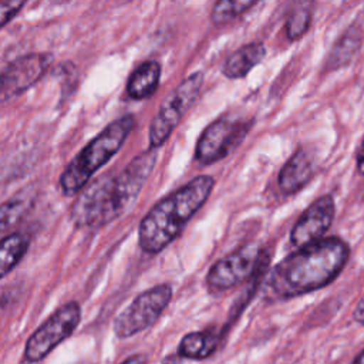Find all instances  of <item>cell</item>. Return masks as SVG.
<instances>
[{"label":"cell","instance_id":"4fadbf2b","mask_svg":"<svg viewBox=\"0 0 364 364\" xmlns=\"http://www.w3.org/2000/svg\"><path fill=\"white\" fill-rule=\"evenodd\" d=\"M266 55V48L262 43H249L233 51L225 61L222 73L228 78H243L257 65Z\"/></svg>","mask_w":364,"mask_h":364},{"label":"cell","instance_id":"3957f363","mask_svg":"<svg viewBox=\"0 0 364 364\" xmlns=\"http://www.w3.org/2000/svg\"><path fill=\"white\" fill-rule=\"evenodd\" d=\"M213 186L215 179L212 176L199 175L162 198L139 223V247L151 255L164 250L203 206Z\"/></svg>","mask_w":364,"mask_h":364},{"label":"cell","instance_id":"8992f818","mask_svg":"<svg viewBox=\"0 0 364 364\" xmlns=\"http://www.w3.org/2000/svg\"><path fill=\"white\" fill-rule=\"evenodd\" d=\"M172 299V287L166 283L154 286L138 294L114 320L117 337L127 338L151 327L164 313Z\"/></svg>","mask_w":364,"mask_h":364},{"label":"cell","instance_id":"7a4b0ae2","mask_svg":"<svg viewBox=\"0 0 364 364\" xmlns=\"http://www.w3.org/2000/svg\"><path fill=\"white\" fill-rule=\"evenodd\" d=\"M158 152L146 149L129 162L118 175H102L90 182L78 195L71 209V219L78 228H101L136 200L145 181L151 175Z\"/></svg>","mask_w":364,"mask_h":364},{"label":"cell","instance_id":"ffe728a7","mask_svg":"<svg viewBox=\"0 0 364 364\" xmlns=\"http://www.w3.org/2000/svg\"><path fill=\"white\" fill-rule=\"evenodd\" d=\"M358 48V40H357V36L355 34H350V33H346L340 40L338 43L336 44L333 53H331V57L328 58L333 64V67H337L340 64H344L346 61H348L354 53L357 51Z\"/></svg>","mask_w":364,"mask_h":364},{"label":"cell","instance_id":"5b68a950","mask_svg":"<svg viewBox=\"0 0 364 364\" xmlns=\"http://www.w3.org/2000/svg\"><path fill=\"white\" fill-rule=\"evenodd\" d=\"M203 74L193 73L182 80L161 102L156 115L149 125V148L158 149L179 125L183 115L199 97Z\"/></svg>","mask_w":364,"mask_h":364},{"label":"cell","instance_id":"44dd1931","mask_svg":"<svg viewBox=\"0 0 364 364\" xmlns=\"http://www.w3.org/2000/svg\"><path fill=\"white\" fill-rule=\"evenodd\" d=\"M24 4L26 1L23 0L0 1V28H3L10 20H13L24 7Z\"/></svg>","mask_w":364,"mask_h":364},{"label":"cell","instance_id":"e0dca14e","mask_svg":"<svg viewBox=\"0 0 364 364\" xmlns=\"http://www.w3.org/2000/svg\"><path fill=\"white\" fill-rule=\"evenodd\" d=\"M256 3L257 1L255 0H220L215 3L212 9V21L215 24H226L243 14Z\"/></svg>","mask_w":364,"mask_h":364},{"label":"cell","instance_id":"7402d4cb","mask_svg":"<svg viewBox=\"0 0 364 364\" xmlns=\"http://www.w3.org/2000/svg\"><path fill=\"white\" fill-rule=\"evenodd\" d=\"M353 317H354V320L357 323L364 326V296L358 300V303H357V306H355V309L353 311Z\"/></svg>","mask_w":364,"mask_h":364},{"label":"cell","instance_id":"277c9868","mask_svg":"<svg viewBox=\"0 0 364 364\" xmlns=\"http://www.w3.org/2000/svg\"><path fill=\"white\" fill-rule=\"evenodd\" d=\"M134 124L132 115L112 121L71 159L60 176V188L65 196L78 195L90 183L94 173L121 149Z\"/></svg>","mask_w":364,"mask_h":364},{"label":"cell","instance_id":"9c48e42d","mask_svg":"<svg viewBox=\"0 0 364 364\" xmlns=\"http://www.w3.org/2000/svg\"><path fill=\"white\" fill-rule=\"evenodd\" d=\"M250 128L252 121L228 115L215 119L200 134L195 148V159L202 165L223 159L243 141Z\"/></svg>","mask_w":364,"mask_h":364},{"label":"cell","instance_id":"d6986e66","mask_svg":"<svg viewBox=\"0 0 364 364\" xmlns=\"http://www.w3.org/2000/svg\"><path fill=\"white\" fill-rule=\"evenodd\" d=\"M311 11L307 7H297L291 11L286 23V34L290 40L300 38L310 27Z\"/></svg>","mask_w":364,"mask_h":364},{"label":"cell","instance_id":"30bf717a","mask_svg":"<svg viewBox=\"0 0 364 364\" xmlns=\"http://www.w3.org/2000/svg\"><path fill=\"white\" fill-rule=\"evenodd\" d=\"M336 213L334 199L330 195H323L316 199L294 223L290 240L297 247H304L323 239V235L333 223Z\"/></svg>","mask_w":364,"mask_h":364},{"label":"cell","instance_id":"d4e9b609","mask_svg":"<svg viewBox=\"0 0 364 364\" xmlns=\"http://www.w3.org/2000/svg\"><path fill=\"white\" fill-rule=\"evenodd\" d=\"M181 360H182V357H181L179 354H176V355H168V357L162 361V364H181Z\"/></svg>","mask_w":364,"mask_h":364},{"label":"cell","instance_id":"ac0fdd59","mask_svg":"<svg viewBox=\"0 0 364 364\" xmlns=\"http://www.w3.org/2000/svg\"><path fill=\"white\" fill-rule=\"evenodd\" d=\"M28 210V199L14 196L0 205V233L14 226L21 220L24 213Z\"/></svg>","mask_w":364,"mask_h":364},{"label":"cell","instance_id":"52a82bcc","mask_svg":"<svg viewBox=\"0 0 364 364\" xmlns=\"http://www.w3.org/2000/svg\"><path fill=\"white\" fill-rule=\"evenodd\" d=\"M264 260V252L256 242H249L228 256L219 259L206 274V286L212 293L229 290L257 273Z\"/></svg>","mask_w":364,"mask_h":364},{"label":"cell","instance_id":"4316f807","mask_svg":"<svg viewBox=\"0 0 364 364\" xmlns=\"http://www.w3.org/2000/svg\"><path fill=\"white\" fill-rule=\"evenodd\" d=\"M4 91V78H3V74H0V92Z\"/></svg>","mask_w":364,"mask_h":364},{"label":"cell","instance_id":"6da1fadb","mask_svg":"<svg viewBox=\"0 0 364 364\" xmlns=\"http://www.w3.org/2000/svg\"><path fill=\"white\" fill-rule=\"evenodd\" d=\"M348 257V245L336 236L299 247L267 274L264 291L270 299H290L321 289L341 273Z\"/></svg>","mask_w":364,"mask_h":364},{"label":"cell","instance_id":"2e32d148","mask_svg":"<svg viewBox=\"0 0 364 364\" xmlns=\"http://www.w3.org/2000/svg\"><path fill=\"white\" fill-rule=\"evenodd\" d=\"M28 237L21 233H11L0 239V279L20 263L28 250Z\"/></svg>","mask_w":364,"mask_h":364},{"label":"cell","instance_id":"ba28073f","mask_svg":"<svg viewBox=\"0 0 364 364\" xmlns=\"http://www.w3.org/2000/svg\"><path fill=\"white\" fill-rule=\"evenodd\" d=\"M81 320V307L77 301H68L57 309L27 340L24 358L38 363L46 358L60 343L67 340Z\"/></svg>","mask_w":364,"mask_h":364},{"label":"cell","instance_id":"484cf974","mask_svg":"<svg viewBox=\"0 0 364 364\" xmlns=\"http://www.w3.org/2000/svg\"><path fill=\"white\" fill-rule=\"evenodd\" d=\"M353 364H364V351H361L357 358L353 361Z\"/></svg>","mask_w":364,"mask_h":364},{"label":"cell","instance_id":"8fae6325","mask_svg":"<svg viewBox=\"0 0 364 364\" xmlns=\"http://www.w3.org/2000/svg\"><path fill=\"white\" fill-rule=\"evenodd\" d=\"M50 57L46 54H28L13 61L3 74L4 91L13 94L31 87L44 74Z\"/></svg>","mask_w":364,"mask_h":364},{"label":"cell","instance_id":"5bb4252c","mask_svg":"<svg viewBox=\"0 0 364 364\" xmlns=\"http://www.w3.org/2000/svg\"><path fill=\"white\" fill-rule=\"evenodd\" d=\"M161 65L154 60L139 64L128 78L127 92L132 100L149 98L158 88Z\"/></svg>","mask_w":364,"mask_h":364},{"label":"cell","instance_id":"603a6c76","mask_svg":"<svg viewBox=\"0 0 364 364\" xmlns=\"http://www.w3.org/2000/svg\"><path fill=\"white\" fill-rule=\"evenodd\" d=\"M121 364H146V357L144 354H134Z\"/></svg>","mask_w":364,"mask_h":364},{"label":"cell","instance_id":"9a60e30c","mask_svg":"<svg viewBox=\"0 0 364 364\" xmlns=\"http://www.w3.org/2000/svg\"><path fill=\"white\" fill-rule=\"evenodd\" d=\"M218 343L219 336L213 331H192L181 340L178 354L182 358L205 360L215 353Z\"/></svg>","mask_w":364,"mask_h":364},{"label":"cell","instance_id":"cb8c5ba5","mask_svg":"<svg viewBox=\"0 0 364 364\" xmlns=\"http://www.w3.org/2000/svg\"><path fill=\"white\" fill-rule=\"evenodd\" d=\"M357 169L361 175H364V142L357 154Z\"/></svg>","mask_w":364,"mask_h":364},{"label":"cell","instance_id":"7c38bea8","mask_svg":"<svg viewBox=\"0 0 364 364\" xmlns=\"http://www.w3.org/2000/svg\"><path fill=\"white\" fill-rule=\"evenodd\" d=\"M314 165L306 149H299L283 165L279 173V188L284 195H293L301 191L313 178Z\"/></svg>","mask_w":364,"mask_h":364}]
</instances>
